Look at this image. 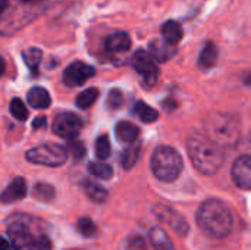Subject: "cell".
Returning a JSON list of instances; mask_svg holds the SVG:
<instances>
[{
	"label": "cell",
	"mask_w": 251,
	"mask_h": 250,
	"mask_svg": "<svg viewBox=\"0 0 251 250\" xmlns=\"http://www.w3.org/2000/svg\"><path fill=\"white\" fill-rule=\"evenodd\" d=\"M187 150L194 168L204 174H216L224 164V147L213 141L206 133H194L188 139Z\"/></svg>",
	"instance_id": "6da1fadb"
},
{
	"label": "cell",
	"mask_w": 251,
	"mask_h": 250,
	"mask_svg": "<svg viewBox=\"0 0 251 250\" xmlns=\"http://www.w3.org/2000/svg\"><path fill=\"white\" fill-rule=\"evenodd\" d=\"M197 225L212 239H224L229 236L234 225L231 209L219 199H207L197 211Z\"/></svg>",
	"instance_id": "7a4b0ae2"
},
{
	"label": "cell",
	"mask_w": 251,
	"mask_h": 250,
	"mask_svg": "<svg viewBox=\"0 0 251 250\" xmlns=\"http://www.w3.org/2000/svg\"><path fill=\"white\" fill-rule=\"evenodd\" d=\"M204 133L222 147L234 146L240 140L241 124L240 119L235 118L234 115L219 112V113H213L204 122Z\"/></svg>",
	"instance_id": "3957f363"
},
{
	"label": "cell",
	"mask_w": 251,
	"mask_h": 250,
	"mask_svg": "<svg viewBox=\"0 0 251 250\" xmlns=\"http://www.w3.org/2000/svg\"><path fill=\"white\" fill-rule=\"evenodd\" d=\"M184 168L182 156L171 146H159L151 156V171L163 183L175 181Z\"/></svg>",
	"instance_id": "277c9868"
},
{
	"label": "cell",
	"mask_w": 251,
	"mask_h": 250,
	"mask_svg": "<svg viewBox=\"0 0 251 250\" xmlns=\"http://www.w3.org/2000/svg\"><path fill=\"white\" fill-rule=\"evenodd\" d=\"M26 161L35 165H44V167H60L68 159V150L59 144L47 143L37 147H32L26 152Z\"/></svg>",
	"instance_id": "5b68a950"
},
{
	"label": "cell",
	"mask_w": 251,
	"mask_h": 250,
	"mask_svg": "<svg viewBox=\"0 0 251 250\" xmlns=\"http://www.w3.org/2000/svg\"><path fill=\"white\" fill-rule=\"evenodd\" d=\"M132 66L146 84L154 85L159 78V68L154 56L146 50H137L132 56Z\"/></svg>",
	"instance_id": "8992f818"
},
{
	"label": "cell",
	"mask_w": 251,
	"mask_h": 250,
	"mask_svg": "<svg viewBox=\"0 0 251 250\" xmlns=\"http://www.w3.org/2000/svg\"><path fill=\"white\" fill-rule=\"evenodd\" d=\"M51 127L56 136L66 140H72L78 137L82 128V122L81 118L74 112H60L59 115H56Z\"/></svg>",
	"instance_id": "52a82bcc"
},
{
	"label": "cell",
	"mask_w": 251,
	"mask_h": 250,
	"mask_svg": "<svg viewBox=\"0 0 251 250\" xmlns=\"http://www.w3.org/2000/svg\"><path fill=\"white\" fill-rule=\"evenodd\" d=\"M153 214L154 217L163 222L165 225L171 227L178 236L181 237H185L190 231V227H188V222L185 221V218L178 212L175 211L174 208L171 206H166V205H156L153 208Z\"/></svg>",
	"instance_id": "ba28073f"
},
{
	"label": "cell",
	"mask_w": 251,
	"mask_h": 250,
	"mask_svg": "<svg viewBox=\"0 0 251 250\" xmlns=\"http://www.w3.org/2000/svg\"><path fill=\"white\" fill-rule=\"evenodd\" d=\"M94 75H96V69L93 66H90L85 62L76 60V62L71 63L63 71L62 81L69 87H78V85H82L84 83H87Z\"/></svg>",
	"instance_id": "9c48e42d"
},
{
	"label": "cell",
	"mask_w": 251,
	"mask_h": 250,
	"mask_svg": "<svg viewBox=\"0 0 251 250\" xmlns=\"http://www.w3.org/2000/svg\"><path fill=\"white\" fill-rule=\"evenodd\" d=\"M7 237L10 240L12 249L15 250H29L32 248L34 242H35L31 231L28 230V227L22 221H13L7 227Z\"/></svg>",
	"instance_id": "30bf717a"
},
{
	"label": "cell",
	"mask_w": 251,
	"mask_h": 250,
	"mask_svg": "<svg viewBox=\"0 0 251 250\" xmlns=\"http://www.w3.org/2000/svg\"><path fill=\"white\" fill-rule=\"evenodd\" d=\"M232 180L240 189L251 190V155H241L234 162Z\"/></svg>",
	"instance_id": "8fae6325"
},
{
	"label": "cell",
	"mask_w": 251,
	"mask_h": 250,
	"mask_svg": "<svg viewBox=\"0 0 251 250\" xmlns=\"http://www.w3.org/2000/svg\"><path fill=\"white\" fill-rule=\"evenodd\" d=\"M26 196V181L22 177H16L1 193L3 203H13Z\"/></svg>",
	"instance_id": "7c38bea8"
},
{
	"label": "cell",
	"mask_w": 251,
	"mask_h": 250,
	"mask_svg": "<svg viewBox=\"0 0 251 250\" xmlns=\"http://www.w3.org/2000/svg\"><path fill=\"white\" fill-rule=\"evenodd\" d=\"M106 50L110 53H122L129 50L131 47V38L126 32H115L106 38Z\"/></svg>",
	"instance_id": "4fadbf2b"
},
{
	"label": "cell",
	"mask_w": 251,
	"mask_h": 250,
	"mask_svg": "<svg viewBox=\"0 0 251 250\" xmlns=\"http://www.w3.org/2000/svg\"><path fill=\"white\" fill-rule=\"evenodd\" d=\"M115 130H116V137L126 144L135 143L140 137V128L129 121H121Z\"/></svg>",
	"instance_id": "5bb4252c"
},
{
	"label": "cell",
	"mask_w": 251,
	"mask_h": 250,
	"mask_svg": "<svg viewBox=\"0 0 251 250\" xmlns=\"http://www.w3.org/2000/svg\"><path fill=\"white\" fill-rule=\"evenodd\" d=\"M162 37L168 44L176 46L184 37L182 25L179 22H176V21H166L162 25Z\"/></svg>",
	"instance_id": "9a60e30c"
},
{
	"label": "cell",
	"mask_w": 251,
	"mask_h": 250,
	"mask_svg": "<svg viewBox=\"0 0 251 250\" xmlns=\"http://www.w3.org/2000/svg\"><path fill=\"white\" fill-rule=\"evenodd\" d=\"M149 239L151 246L154 250H175L171 237L168 236V233L160 228V227H154L149 231Z\"/></svg>",
	"instance_id": "2e32d148"
},
{
	"label": "cell",
	"mask_w": 251,
	"mask_h": 250,
	"mask_svg": "<svg viewBox=\"0 0 251 250\" xmlns=\"http://www.w3.org/2000/svg\"><path fill=\"white\" fill-rule=\"evenodd\" d=\"M28 103L35 109H47L51 105V99L47 90L43 87H34L28 91Z\"/></svg>",
	"instance_id": "e0dca14e"
},
{
	"label": "cell",
	"mask_w": 251,
	"mask_h": 250,
	"mask_svg": "<svg viewBox=\"0 0 251 250\" xmlns=\"http://www.w3.org/2000/svg\"><path fill=\"white\" fill-rule=\"evenodd\" d=\"M218 60V47L215 43L209 41L204 44L201 53H200V57H199V65L203 68V69H209L212 66H215Z\"/></svg>",
	"instance_id": "ac0fdd59"
},
{
	"label": "cell",
	"mask_w": 251,
	"mask_h": 250,
	"mask_svg": "<svg viewBox=\"0 0 251 250\" xmlns=\"http://www.w3.org/2000/svg\"><path fill=\"white\" fill-rule=\"evenodd\" d=\"M150 53L154 56L156 60L166 62V60H169L175 55V50L172 49L171 44H168L163 40V43L162 41H153V43H150Z\"/></svg>",
	"instance_id": "d6986e66"
},
{
	"label": "cell",
	"mask_w": 251,
	"mask_h": 250,
	"mask_svg": "<svg viewBox=\"0 0 251 250\" xmlns=\"http://www.w3.org/2000/svg\"><path fill=\"white\" fill-rule=\"evenodd\" d=\"M22 57H24L28 69L32 74H37L38 72V66L41 63V59H43V52L40 49H37V47H29V49L22 52Z\"/></svg>",
	"instance_id": "ffe728a7"
},
{
	"label": "cell",
	"mask_w": 251,
	"mask_h": 250,
	"mask_svg": "<svg viewBox=\"0 0 251 250\" xmlns=\"http://www.w3.org/2000/svg\"><path fill=\"white\" fill-rule=\"evenodd\" d=\"M134 113L146 124H150V122H154L157 121L159 118V112L156 109H153L151 106H149L147 103L144 102H137L135 106H134Z\"/></svg>",
	"instance_id": "44dd1931"
},
{
	"label": "cell",
	"mask_w": 251,
	"mask_h": 250,
	"mask_svg": "<svg viewBox=\"0 0 251 250\" xmlns=\"http://www.w3.org/2000/svg\"><path fill=\"white\" fill-rule=\"evenodd\" d=\"M140 150H141V146L138 143H132V144H129V147L126 150H124V153L121 156V164H122L124 169H131L137 164Z\"/></svg>",
	"instance_id": "7402d4cb"
},
{
	"label": "cell",
	"mask_w": 251,
	"mask_h": 250,
	"mask_svg": "<svg viewBox=\"0 0 251 250\" xmlns=\"http://www.w3.org/2000/svg\"><path fill=\"white\" fill-rule=\"evenodd\" d=\"M84 190H85L87 196L90 197V200H93L96 203H103L107 199V192L101 186H99L97 183L85 181L84 183Z\"/></svg>",
	"instance_id": "603a6c76"
},
{
	"label": "cell",
	"mask_w": 251,
	"mask_h": 250,
	"mask_svg": "<svg viewBox=\"0 0 251 250\" xmlns=\"http://www.w3.org/2000/svg\"><path fill=\"white\" fill-rule=\"evenodd\" d=\"M97 99H99V90L94 88V87H91V88H87L82 93H79L76 96V99H75V103L81 109H88L90 106L94 105V102Z\"/></svg>",
	"instance_id": "cb8c5ba5"
},
{
	"label": "cell",
	"mask_w": 251,
	"mask_h": 250,
	"mask_svg": "<svg viewBox=\"0 0 251 250\" xmlns=\"http://www.w3.org/2000/svg\"><path fill=\"white\" fill-rule=\"evenodd\" d=\"M34 197L40 202H44V203H49L54 199L56 196V192L53 189V186L50 184H46V183H38L35 184L34 187Z\"/></svg>",
	"instance_id": "d4e9b609"
},
{
	"label": "cell",
	"mask_w": 251,
	"mask_h": 250,
	"mask_svg": "<svg viewBox=\"0 0 251 250\" xmlns=\"http://www.w3.org/2000/svg\"><path fill=\"white\" fill-rule=\"evenodd\" d=\"M88 171L91 175L100 178V180H110L113 177V169L110 165L104 164V162H93L88 167Z\"/></svg>",
	"instance_id": "484cf974"
},
{
	"label": "cell",
	"mask_w": 251,
	"mask_h": 250,
	"mask_svg": "<svg viewBox=\"0 0 251 250\" xmlns=\"http://www.w3.org/2000/svg\"><path fill=\"white\" fill-rule=\"evenodd\" d=\"M110 153H112V146H110L109 136L103 134L96 140V155L100 161H104L110 156Z\"/></svg>",
	"instance_id": "4316f807"
},
{
	"label": "cell",
	"mask_w": 251,
	"mask_h": 250,
	"mask_svg": "<svg viewBox=\"0 0 251 250\" xmlns=\"http://www.w3.org/2000/svg\"><path fill=\"white\" fill-rule=\"evenodd\" d=\"M9 111H10L12 116H13L15 119H18V121H21V122L26 121V118H28V115H29L26 106L24 105V102H22L21 99H13V100L10 102V105H9Z\"/></svg>",
	"instance_id": "83f0119b"
},
{
	"label": "cell",
	"mask_w": 251,
	"mask_h": 250,
	"mask_svg": "<svg viewBox=\"0 0 251 250\" xmlns=\"http://www.w3.org/2000/svg\"><path fill=\"white\" fill-rule=\"evenodd\" d=\"M76 228H78V231H79L84 237H88V239L97 236V233H99L97 225H96L90 218H79V220H78V224H76Z\"/></svg>",
	"instance_id": "f1b7e54d"
},
{
	"label": "cell",
	"mask_w": 251,
	"mask_h": 250,
	"mask_svg": "<svg viewBox=\"0 0 251 250\" xmlns=\"http://www.w3.org/2000/svg\"><path fill=\"white\" fill-rule=\"evenodd\" d=\"M66 149H68V152L71 153V156H72L75 161L82 159V158L85 156V153H87L85 144H84L82 141L75 140V139L69 140V143H68V147H66Z\"/></svg>",
	"instance_id": "f546056e"
},
{
	"label": "cell",
	"mask_w": 251,
	"mask_h": 250,
	"mask_svg": "<svg viewBox=\"0 0 251 250\" xmlns=\"http://www.w3.org/2000/svg\"><path fill=\"white\" fill-rule=\"evenodd\" d=\"M107 105H109V108H112V109H119V108L124 105V94H122V91L118 90V88H113V90L109 93Z\"/></svg>",
	"instance_id": "4dcf8cb0"
},
{
	"label": "cell",
	"mask_w": 251,
	"mask_h": 250,
	"mask_svg": "<svg viewBox=\"0 0 251 250\" xmlns=\"http://www.w3.org/2000/svg\"><path fill=\"white\" fill-rule=\"evenodd\" d=\"M29 250H51V242L47 236L41 234L35 239L32 248Z\"/></svg>",
	"instance_id": "1f68e13d"
},
{
	"label": "cell",
	"mask_w": 251,
	"mask_h": 250,
	"mask_svg": "<svg viewBox=\"0 0 251 250\" xmlns=\"http://www.w3.org/2000/svg\"><path fill=\"white\" fill-rule=\"evenodd\" d=\"M126 246H128V249L131 250H146L147 243L141 236H132V237H129Z\"/></svg>",
	"instance_id": "d6a6232c"
},
{
	"label": "cell",
	"mask_w": 251,
	"mask_h": 250,
	"mask_svg": "<svg viewBox=\"0 0 251 250\" xmlns=\"http://www.w3.org/2000/svg\"><path fill=\"white\" fill-rule=\"evenodd\" d=\"M46 118L44 116H38V118H35V121L32 122V128H35V130H38V128H43V127H46Z\"/></svg>",
	"instance_id": "836d02e7"
},
{
	"label": "cell",
	"mask_w": 251,
	"mask_h": 250,
	"mask_svg": "<svg viewBox=\"0 0 251 250\" xmlns=\"http://www.w3.org/2000/svg\"><path fill=\"white\" fill-rule=\"evenodd\" d=\"M12 249V245H10V242H7L4 237L1 239V250H10Z\"/></svg>",
	"instance_id": "e575fe53"
},
{
	"label": "cell",
	"mask_w": 251,
	"mask_h": 250,
	"mask_svg": "<svg viewBox=\"0 0 251 250\" xmlns=\"http://www.w3.org/2000/svg\"><path fill=\"white\" fill-rule=\"evenodd\" d=\"M246 83H247V85H249V87H251V75L247 78V81H246Z\"/></svg>",
	"instance_id": "d590c367"
},
{
	"label": "cell",
	"mask_w": 251,
	"mask_h": 250,
	"mask_svg": "<svg viewBox=\"0 0 251 250\" xmlns=\"http://www.w3.org/2000/svg\"><path fill=\"white\" fill-rule=\"evenodd\" d=\"M19 1H22V3H31L32 0H19Z\"/></svg>",
	"instance_id": "8d00e7d4"
},
{
	"label": "cell",
	"mask_w": 251,
	"mask_h": 250,
	"mask_svg": "<svg viewBox=\"0 0 251 250\" xmlns=\"http://www.w3.org/2000/svg\"><path fill=\"white\" fill-rule=\"evenodd\" d=\"M71 250H81V249H71Z\"/></svg>",
	"instance_id": "74e56055"
}]
</instances>
